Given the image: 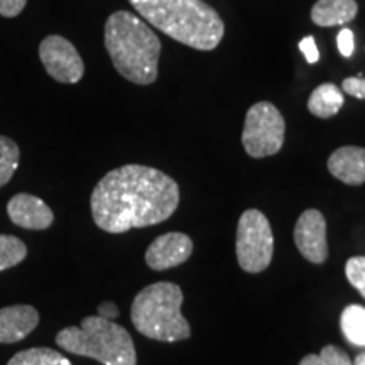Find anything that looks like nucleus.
Masks as SVG:
<instances>
[{
    "instance_id": "obj_16",
    "label": "nucleus",
    "mask_w": 365,
    "mask_h": 365,
    "mask_svg": "<svg viewBox=\"0 0 365 365\" xmlns=\"http://www.w3.org/2000/svg\"><path fill=\"white\" fill-rule=\"evenodd\" d=\"M7 365H73L61 352L48 346H34L17 352Z\"/></svg>"
},
{
    "instance_id": "obj_6",
    "label": "nucleus",
    "mask_w": 365,
    "mask_h": 365,
    "mask_svg": "<svg viewBox=\"0 0 365 365\" xmlns=\"http://www.w3.org/2000/svg\"><path fill=\"white\" fill-rule=\"evenodd\" d=\"M237 261L242 271L257 274L272 261L274 235L267 217L259 210H245L237 225Z\"/></svg>"
},
{
    "instance_id": "obj_19",
    "label": "nucleus",
    "mask_w": 365,
    "mask_h": 365,
    "mask_svg": "<svg viewBox=\"0 0 365 365\" xmlns=\"http://www.w3.org/2000/svg\"><path fill=\"white\" fill-rule=\"evenodd\" d=\"M21 150L11 137L0 135V188L12 180L14 173L19 168Z\"/></svg>"
},
{
    "instance_id": "obj_23",
    "label": "nucleus",
    "mask_w": 365,
    "mask_h": 365,
    "mask_svg": "<svg viewBox=\"0 0 365 365\" xmlns=\"http://www.w3.org/2000/svg\"><path fill=\"white\" fill-rule=\"evenodd\" d=\"M341 90L345 91V93L352 95L355 98H360V100H365V80L364 78H345L344 83H341Z\"/></svg>"
},
{
    "instance_id": "obj_13",
    "label": "nucleus",
    "mask_w": 365,
    "mask_h": 365,
    "mask_svg": "<svg viewBox=\"0 0 365 365\" xmlns=\"http://www.w3.org/2000/svg\"><path fill=\"white\" fill-rule=\"evenodd\" d=\"M328 171L345 185L359 186L365 182V148L344 145L328 158Z\"/></svg>"
},
{
    "instance_id": "obj_28",
    "label": "nucleus",
    "mask_w": 365,
    "mask_h": 365,
    "mask_svg": "<svg viewBox=\"0 0 365 365\" xmlns=\"http://www.w3.org/2000/svg\"><path fill=\"white\" fill-rule=\"evenodd\" d=\"M354 365H365V352L359 354L357 357H355V362H354Z\"/></svg>"
},
{
    "instance_id": "obj_7",
    "label": "nucleus",
    "mask_w": 365,
    "mask_h": 365,
    "mask_svg": "<svg viewBox=\"0 0 365 365\" xmlns=\"http://www.w3.org/2000/svg\"><path fill=\"white\" fill-rule=\"evenodd\" d=\"M286 122L282 113L269 102L254 103L247 110L242 144L250 158L261 159L277 154L284 144Z\"/></svg>"
},
{
    "instance_id": "obj_15",
    "label": "nucleus",
    "mask_w": 365,
    "mask_h": 365,
    "mask_svg": "<svg viewBox=\"0 0 365 365\" xmlns=\"http://www.w3.org/2000/svg\"><path fill=\"white\" fill-rule=\"evenodd\" d=\"M345 97L341 90L333 83H323L309 95L308 110L318 118H330L344 107Z\"/></svg>"
},
{
    "instance_id": "obj_12",
    "label": "nucleus",
    "mask_w": 365,
    "mask_h": 365,
    "mask_svg": "<svg viewBox=\"0 0 365 365\" xmlns=\"http://www.w3.org/2000/svg\"><path fill=\"white\" fill-rule=\"evenodd\" d=\"M39 325V312L31 304L0 308V344H17Z\"/></svg>"
},
{
    "instance_id": "obj_11",
    "label": "nucleus",
    "mask_w": 365,
    "mask_h": 365,
    "mask_svg": "<svg viewBox=\"0 0 365 365\" xmlns=\"http://www.w3.org/2000/svg\"><path fill=\"white\" fill-rule=\"evenodd\" d=\"M7 215L14 225L26 230H46L54 222L53 210L38 196L29 193L14 195L7 203Z\"/></svg>"
},
{
    "instance_id": "obj_25",
    "label": "nucleus",
    "mask_w": 365,
    "mask_h": 365,
    "mask_svg": "<svg viewBox=\"0 0 365 365\" xmlns=\"http://www.w3.org/2000/svg\"><path fill=\"white\" fill-rule=\"evenodd\" d=\"M299 49H301V53L304 54V58H307V61L309 63V65H314V63L319 59V53H318L317 43H314L313 36H307L304 39H301Z\"/></svg>"
},
{
    "instance_id": "obj_8",
    "label": "nucleus",
    "mask_w": 365,
    "mask_h": 365,
    "mask_svg": "<svg viewBox=\"0 0 365 365\" xmlns=\"http://www.w3.org/2000/svg\"><path fill=\"white\" fill-rule=\"evenodd\" d=\"M39 58L48 75L58 83L75 85L83 78L85 63L73 43L63 36L51 34L39 44Z\"/></svg>"
},
{
    "instance_id": "obj_20",
    "label": "nucleus",
    "mask_w": 365,
    "mask_h": 365,
    "mask_svg": "<svg viewBox=\"0 0 365 365\" xmlns=\"http://www.w3.org/2000/svg\"><path fill=\"white\" fill-rule=\"evenodd\" d=\"M346 279L355 289L365 298V257L364 255H355L350 257L345 264Z\"/></svg>"
},
{
    "instance_id": "obj_3",
    "label": "nucleus",
    "mask_w": 365,
    "mask_h": 365,
    "mask_svg": "<svg viewBox=\"0 0 365 365\" xmlns=\"http://www.w3.org/2000/svg\"><path fill=\"white\" fill-rule=\"evenodd\" d=\"M105 49L122 78L135 85H150L158 80L161 41L135 14L117 11L105 22Z\"/></svg>"
},
{
    "instance_id": "obj_2",
    "label": "nucleus",
    "mask_w": 365,
    "mask_h": 365,
    "mask_svg": "<svg viewBox=\"0 0 365 365\" xmlns=\"http://www.w3.org/2000/svg\"><path fill=\"white\" fill-rule=\"evenodd\" d=\"M143 21L171 39L200 51L215 49L225 26L213 7L203 0H129Z\"/></svg>"
},
{
    "instance_id": "obj_9",
    "label": "nucleus",
    "mask_w": 365,
    "mask_h": 365,
    "mask_svg": "<svg viewBox=\"0 0 365 365\" xmlns=\"http://www.w3.org/2000/svg\"><path fill=\"white\" fill-rule=\"evenodd\" d=\"M294 244L307 261L313 264L327 261V220L319 210L309 208L301 213L294 225Z\"/></svg>"
},
{
    "instance_id": "obj_10",
    "label": "nucleus",
    "mask_w": 365,
    "mask_h": 365,
    "mask_svg": "<svg viewBox=\"0 0 365 365\" xmlns=\"http://www.w3.org/2000/svg\"><path fill=\"white\" fill-rule=\"evenodd\" d=\"M193 254V240L181 232H168L153 240L145 250V264L153 271H168L186 262Z\"/></svg>"
},
{
    "instance_id": "obj_22",
    "label": "nucleus",
    "mask_w": 365,
    "mask_h": 365,
    "mask_svg": "<svg viewBox=\"0 0 365 365\" xmlns=\"http://www.w3.org/2000/svg\"><path fill=\"white\" fill-rule=\"evenodd\" d=\"M27 0H0V16L12 19L24 11Z\"/></svg>"
},
{
    "instance_id": "obj_17",
    "label": "nucleus",
    "mask_w": 365,
    "mask_h": 365,
    "mask_svg": "<svg viewBox=\"0 0 365 365\" xmlns=\"http://www.w3.org/2000/svg\"><path fill=\"white\" fill-rule=\"evenodd\" d=\"M340 328L350 344L365 346V308L350 304L341 312Z\"/></svg>"
},
{
    "instance_id": "obj_5",
    "label": "nucleus",
    "mask_w": 365,
    "mask_h": 365,
    "mask_svg": "<svg viewBox=\"0 0 365 365\" xmlns=\"http://www.w3.org/2000/svg\"><path fill=\"white\" fill-rule=\"evenodd\" d=\"M182 291L175 282H154L132 301V325L140 335L158 341H180L191 336L188 319L181 313Z\"/></svg>"
},
{
    "instance_id": "obj_1",
    "label": "nucleus",
    "mask_w": 365,
    "mask_h": 365,
    "mask_svg": "<svg viewBox=\"0 0 365 365\" xmlns=\"http://www.w3.org/2000/svg\"><path fill=\"white\" fill-rule=\"evenodd\" d=\"M180 205V186L156 168L125 164L108 171L91 191L95 225L108 234H125L166 222Z\"/></svg>"
},
{
    "instance_id": "obj_26",
    "label": "nucleus",
    "mask_w": 365,
    "mask_h": 365,
    "mask_svg": "<svg viewBox=\"0 0 365 365\" xmlns=\"http://www.w3.org/2000/svg\"><path fill=\"white\" fill-rule=\"evenodd\" d=\"M97 312H98V317H102L105 319H112V322L118 317V314H120L117 304L112 303V301H105V303L100 304Z\"/></svg>"
},
{
    "instance_id": "obj_21",
    "label": "nucleus",
    "mask_w": 365,
    "mask_h": 365,
    "mask_svg": "<svg viewBox=\"0 0 365 365\" xmlns=\"http://www.w3.org/2000/svg\"><path fill=\"white\" fill-rule=\"evenodd\" d=\"M318 355L322 365H354L349 354L336 345H325Z\"/></svg>"
},
{
    "instance_id": "obj_4",
    "label": "nucleus",
    "mask_w": 365,
    "mask_h": 365,
    "mask_svg": "<svg viewBox=\"0 0 365 365\" xmlns=\"http://www.w3.org/2000/svg\"><path fill=\"white\" fill-rule=\"evenodd\" d=\"M54 340L65 352L93 359L102 365H137V352L130 333L118 323L98 314L83 318L80 327L63 328Z\"/></svg>"
},
{
    "instance_id": "obj_18",
    "label": "nucleus",
    "mask_w": 365,
    "mask_h": 365,
    "mask_svg": "<svg viewBox=\"0 0 365 365\" xmlns=\"http://www.w3.org/2000/svg\"><path fill=\"white\" fill-rule=\"evenodd\" d=\"M27 257V245L16 235L0 234V272L12 269Z\"/></svg>"
},
{
    "instance_id": "obj_14",
    "label": "nucleus",
    "mask_w": 365,
    "mask_h": 365,
    "mask_svg": "<svg viewBox=\"0 0 365 365\" xmlns=\"http://www.w3.org/2000/svg\"><path fill=\"white\" fill-rule=\"evenodd\" d=\"M357 12L355 0H318L312 9V21L319 27L344 26L352 22Z\"/></svg>"
},
{
    "instance_id": "obj_24",
    "label": "nucleus",
    "mask_w": 365,
    "mask_h": 365,
    "mask_svg": "<svg viewBox=\"0 0 365 365\" xmlns=\"http://www.w3.org/2000/svg\"><path fill=\"white\" fill-rule=\"evenodd\" d=\"M336 43H339V49L341 53V56L350 58L354 53L355 48V38L354 33L350 29H341L339 33V38H336Z\"/></svg>"
},
{
    "instance_id": "obj_27",
    "label": "nucleus",
    "mask_w": 365,
    "mask_h": 365,
    "mask_svg": "<svg viewBox=\"0 0 365 365\" xmlns=\"http://www.w3.org/2000/svg\"><path fill=\"white\" fill-rule=\"evenodd\" d=\"M298 365H322V360H319V355L317 354H308L299 360Z\"/></svg>"
}]
</instances>
